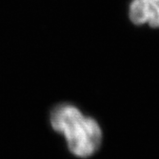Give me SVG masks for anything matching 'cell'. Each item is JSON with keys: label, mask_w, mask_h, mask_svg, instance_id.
I'll list each match as a JSON object with an SVG mask.
<instances>
[{"label": "cell", "mask_w": 159, "mask_h": 159, "mask_svg": "<svg viewBox=\"0 0 159 159\" xmlns=\"http://www.w3.org/2000/svg\"><path fill=\"white\" fill-rule=\"evenodd\" d=\"M50 121L54 131L65 137L70 152L75 156L87 158L99 149L102 141L100 125L76 106L69 103L55 106Z\"/></svg>", "instance_id": "cell-1"}, {"label": "cell", "mask_w": 159, "mask_h": 159, "mask_svg": "<svg viewBox=\"0 0 159 159\" xmlns=\"http://www.w3.org/2000/svg\"><path fill=\"white\" fill-rule=\"evenodd\" d=\"M128 17L135 26L159 29V0H131Z\"/></svg>", "instance_id": "cell-2"}]
</instances>
